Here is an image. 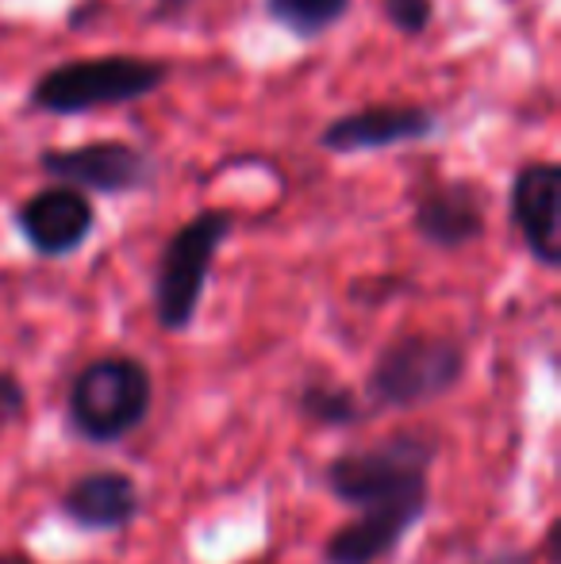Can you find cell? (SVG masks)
Masks as SVG:
<instances>
[{
  "label": "cell",
  "instance_id": "cell-7",
  "mask_svg": "<svg viewBox=\"0 0 561 564\" xmlns=\"http://www.w3.org/2000/svg\"><path fill=\"white\" fill-rule=\"evenodd\" d=\"M142 507H147V499H142L136 473L120 465L85 468L54 499L58 519L89 538L128 534L142 519Z\"/></svg>",
  "mask_w": 561,
  "mask_h": 564
},
{
  "label": "cell",
  "instance_id": "cell-17",
  "mask_svg": "<svg viewBox=\"0 0 561 564\" xmlns=\"http://www.w3.org/2000/svg\"><path fill=\"white\" fill-rule=\"evenodd\" d=\"M193 0H154V20H177V15L188 12Z\"/></svg>",
  "mask_w": 561,
  "mask_h": 564
},
{
  "label": "cell",
  "instance_id": "cell-4",
  "mask_svg": "<svg viewBox=\"0 0 561 564\" xmlns=\"http://www.w3.org/2000/svg\"><path fill=\"white\" fill-rule=\"evenodd\" d=\"M173 66L147 54H89L66 58L39 74L28 89V105L43 116H85L105 108L139 105L170 82Z\"/></svg>",
  "mask_w": 561,
  "mask_h": 564
},
{
  "label": "cell",
  "instance_id": "cell-1",
  "mask_svg": "<svg viewBox=\"0 0 561 564\" xmlns=\"http://www.w3.org/2000/svg\"><path fill=\"white\" fill-rule=\"evenodd\" d=\"M442 434L431 426H392L366 446L331 453L320 484L350 519L320 545V564H385L427 522L434 507V465Z\"/></svg>",
  "mask_w": 561,
  "mask_h": 564
},
{
  "label": "cell",
  "instance_id": "cell-18",
  "mask_svg": "<svg viewBox=\"0 0 561 564\" xmlns=\"http://www.w3.org/2000/svg\"><path fill=\"white\" fill-rule=\"evenodd\" d=\"M0 564H43V561H35L28 550H15V545H0Z\"/></svg>",
  "mask_w": 561,
  "mask_h": 564
},
{
  "label": "cell",
  "instance_id": "cell-10",
  "mask_svg": "<svg viewBox=\"0 0 561 564\" xmlns=\"http://www.w3.org/2000/svg\"><path fill=\"white\" fill-rule=\"evenodd\" d=\"M412 230L423 246L439 253L470 250L488 230V200L477 181L442 177L431 181L412 200Z\"/></svg>",
  "mask_w": 561,
  "mask_h": 564
},
{
  "label": "cell",
  "instance_id": "cell-9",
  "mask_svg": "<svg viewBox=\"0 0 561 564\" xmlns=\"http://www.w3.org/2000/svg\"><path fill=\"white\" fill-rule=\"evenodd\" d=\"M439 134V112L416 100H389V105H366L358 112L335 116L320 131V150L338 158L374 154V150L408 147Z\"/></svg>",
  "mask_w": 561,
  "mask_h": 564
},
{
  "label": "cell",
  "instance_id": "cell-8",
  "mask_svg": "<svg viewBox=\"0 0 561 564\" xmlns=\"http://www.w3.org/2000/svg\"><path fill=\"white\" fill-rule=\"evenodd\" d=\"M28 250L43 261H66L82 250L97 230V204L89 193L74 185L51 181L46 188L31 193L12 216Z\"/></svg>",
  "mask_w": 561,
  "mask_h": 564
},
{
  "label": "cell",
  "instance_id": "cell-16",
  "mask_svg": "<svg viewBox=\"0 0 561 564\" xmlns=\"http://www.w3.org/2000/svg\"><path fill=\"white\" fill-rule=\"evenodd\" d=\"M465 564H539V550L535 545H500V550L481 553Z\"/></svg>",
  "mask_w": 561,
  "mask_h": 564
},
{
  "label": "cell",
  "instance_id": "cell-14",
  "mask_svg": "<svg viewBox=\"0 0 561 564\" xmlns=\"http://www.w3.org/2000/svg\"><path fill=\"white\" fill-rule=\"evenodd\" d=\"M381 12L404 39H420L434 23V0H381Z\"/></svg>",
  "mask_w": 561,
  "mask_h": 564
},
{
  "label": "cell",
  "instance_id": "cell-13",
  "mask_svg": "<svg viewBox=\"0 0 561 564\" xmlns=\"http://www.w3.org/2000/svg\"><path fill=\"white\" fill-rule=\"evenodd\" d=\"M354 0H266V12L278 28L300 43H315L350 15Z\"/></svg>",
  "mask_w": 561,
  "mask_h": 564
},
{
  "label": "cell",
  "instance_id": "cell-12",
  "mask_svg": "<svg viewBox=\"0 0 561 564\" xmlns=\"http://www.w3.org/2000/svg\"><path fill=\"white\" fill-rule=\"evenodd\" d=\"M292 411H296L300 423L331 434L362 431V426H369L377 419L358 384L320 369V365L296 380V388H292Z\"/></svg>",
  "mask_w": 561,
  "mask_h": 564
},
{
  "label": "cell",
  "instance_id": "cell-15",
  "mask_svg": "<svg viewBox=\"0 0 561 564\" xmlns=\"http://www.w3.org/2000/svg\"><path fill=\"white\" fill-rule=\"evenodd\" d=\"M28 408H31L28 384H23L20 372L4 365V369H0V438H4L8 426H15V423L28 419Z\"/></svg>",
  "mask_w": 561,
  "mask_h": 564
},
{
  "label": "cell",
  "instance_id": "cell-3",
  "mask_svg": "<svg viewBox=\"0 0 561 564\" xmlns=\"http://www.w3.org/2000/svg\"><path fill=\"white\" fill-rule=\"evenodd\" d=\"M470 377V346L446 330H397L362 377L374 415H412L454 395Z\"/></svg>",
  "mask_w": 561,
  "mask_h": 564
},
{
  "label": "cell",
  "instance_id": "cell-5",
  "mask_svg": "<svg viewBox=\"0 0 561 564\" xmlns=\"http://www.w3.org/2000/svg\"><path fill=\"white\" fill-rule=\"evenodd\" d=\"M231 235L235 212L204 208L162 242L154 273H150V312L162 335H188L196 327L212 269Z\"/></svg>",
  "mask_w": 561,
  "mask_h": 564
},
{
  "label": "cell",
  "instance_id": "cell-11",
  "mask_svg": "<svg viewBox=\"0 0 561 564\" xmlns=\"http://www.w3.org/2000/svg\"><path fill=\"white\" fill-rule=\"evenodd\" d=\"M511 227L535 265L561 269V165L550 158L524 162L508 193Z\"/></svg>",
  "mask_w": 561,
  "mask_h": 564
},
{
  "label": "cell",
  "instance_id": "cell-2",
  "mask_svg": "<svg viewBox=\"0 0 561 564\" xmlns=\"http://www.w3.org/2000/svg\"><path fill=\"white\" fill-rule=\"evenodd\" d=\"M154 369L128 349H105L74 369L62 395V426L89 449H116L154 411Z\"/></svg>",
  "mask_w": 561,
  "mask_h": 564
},
{
  "label": "cell",
  "instance_id": "cell-6",
  "mask_svg": "<svg viewBox=\"0 0 561 564\" xmlns=\"http://www.w3.org/2000/svg\"><path fill=\"white\" fill-rule=\"evenodd\" d=\"M39 170L51 181L74 185L89 196H131L147 193L158 181L154 158L128 139H97L82 147L39 150Z\"/></svg>",
  "mask_w": 561,
  "mask_h": 564
}]
</instances>
